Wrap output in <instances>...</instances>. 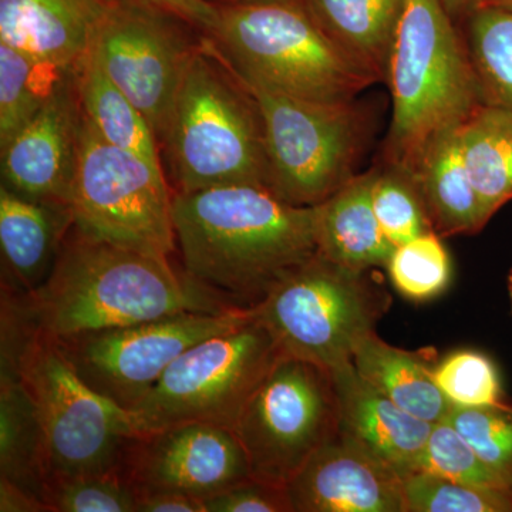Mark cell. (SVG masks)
Segmentation results:
<instances>
[{"label": "cell", "instance_id": "cell-40", "mask_svg": "<svg viewBox=\"0 0 512 512\" xmlns=\"http://www.w3.org/2000/svg\"><path fill=\"white\" fill-rule=\"evenodd\" d=\"M441 3L451 19L461 28L471 12L477 8L478 0H441Z\"/></svg>", "mask_w": 512, "mask_h": 512}, {"label": "cell", "instance_id": "cell-2", "mask_svg": "<svg viewBox=\"0 0 512 512\" xmlns=\"http://www.w3.org/2000/svg\"><path fill=\"white\" fill-rule=\"evenodd\" d=\"M173 218L184 271L235 305L261 302L318 254L313 207L289 204L265 185L173 192Z\"/></svg>", "mask_w": 512, "mask_h": 512}, {"label": "cell", "instance_id": "cell-4", "mask_svg": "<svg viewBox=\"0 0 512 512\" xmlns=\"http://www.w3.org/2000/svg\"><path fill=\"white\" fill-rule=\"evenodd\" d=\"M386 83L393 114L380 164L414 177L427 150L483 104L463 30L441 0H406Z\"/></svg>", "mask_w": 512, "mask_h": 512}, {"label": "cell", "instance_id": "cell-15", "mask_svg": "<svg viewBox=\"0 0 512 512\" xmlns=\"http://www.w3.org/2000/svg\"><path fill=\"white\" fill-rule=\"evenodd\" d=\"M82 107L73 74L2 151V185L32 200L67 207L79 148Z\"/></svg>", "mask_w": 512, "mask_h": 512}, {"label": "cell", "instance_id": "cell-36", "mask_svg": "<svg viewBox=\"0 0 512 512\" xmlns=\"http://www.w3.org/2000/svg\"><path fill=\"white\" fill-rule=\"evenodd\" d=\"M207 512H292L284 485L252 477L205 500Z\"/></svg>", "mask_w": 512, "mask_h": 512}, {"label": "cell", "instance_id": "cell-3", "mask_svg": "<svg viewBox=\"0 0 512 512\" xmlns=\"http://www.w3.org/2000/svg\"><path fill=\"white\" fill-rule=\"evenodd\" d=\"M0 357V370L15 373L36 404L45 436L46 484L120 470L128 447L148 433L136 413L83 382L56 340L30 328L3 301Z\"/></svg>", "mask_w": 512, "mask_h": 512}, {"label": "cell", "instance_id": "cell-37", "mask_svg": "<svg viewBox=\"0 0 512 512\" xmlns=\"http://www.w3.org/2000/svg\"><path fill=\"white\" fill-rule=\"evenodd\" d=\"M141 2L171 13L191 28L201 30L204 35L210 33L217 25V6L208 0H141Z\"/></svg>", "mask_w": 512, "mask_h": 512}, {"label": "cell", "instance_id": "cell-23", "mask_svg": "<svg viewBox=\"0 0 512 512\" xmlns=\"http://www.w3.org/2000/svg\"><path fill=\"white\" fill-rule=\"evenodd\" d=\"M319 25L377 83H386L406 0H303Z\"/></svg>", "mask_w": 512, "mask_h": 512}, {"label": "cell", "instance_id": "cell-22", "mask_svg": "<svg viewBox=\"0 0 512 512\" xmlns=\"http://www.w3.org/2000/svg\"><path fill=\"white\" fill-rule=\"evenodd\" d=\"M431 227L441 238L476 235L488 224L461 153L458 130L433 144L414 173Z\"/></svg>", "mask_w": 512, "mask_h": 512}, {"label": "cell", "instance_id": "cell-13", "mask_svg": "<svg viewBox=\"0 0 512 512\" xmlns=\"http://www.w3.org/2000/svg\"><path fill=\"white\" fill-rule=\"evenodd\" d=\"M187 26L141 0H109L89 47L101 70L143 114L158 143L198 45L188 39Z\"/></svg>", "mask_w": 512, "mask_h": 512}, {"label": "cell", "instance_id": "cell-16", "mask_svg": "<svg viewBox=\"0 0 512 512\" xmlns=\"http://www.w3.org/2000/svg\"><path fill=\"white\" fill-rule=\"evenodd\" d=\"M286 491L292 512H404L403 478L340 433Z\"/></svg>", "mask_w": 512, "mask_h": 512}, {"label": "cell", "instance_id": "cell-8", "mask_svg": "<svg viewBox=\"0 0 512 512\" xmlns=\"http://www.w3.org/2000/svg\"><path fill=\"white\" fill-rule=\"evenodd\" d=\"M239 82L261 116L269 190L289 204L315 207L355 177L372 138L367 107L357 100H303Z\"/></svg>", "mask_w": 512, "mask_h": 512}, {"label": "cell", "instance_id": "cell-32", "mask_svg": "<svg viewBox=\"0 0 512 512\" xmlns=\"http://www.w3.org/2000/svg\"><path fill=\"white\" fill-rule=\"evenodd\" d=\"M43 498L50 512H137L138 504L120 470L50 481Z\"/></svg>", "mask_w": 512, "mask_h": 512}, {"label": "cell", "instance_id": "cell-17", "mask_svg": "<svg viewBox=\"0 0 512 512\" xmlns=\"http://www.w3.org/2000/svg\"><path fill=\"white\" fill-rule=\"evenodd\" d=\"M338 390L339 433L400 477L420 471L433 423L404 412L348 365L333 372Z\"/></svg>", "mask_w": 512, "mask_h": 512}, {"label": "cell", "instance_id": "cell-24", "mask_svg": "<svg viewBox=\"0 0 512 512\" xmlns=\"http://www.w3.org/2000/svg\"><path fill=\"white\" fill-rule=\"evenodd\" d=\"M468 175L490 222L512 201V110L480 104L458 128Z\"/></svg>", "mask_w": 512, "mask_h": 512}, {"label": "cell", "instance_id": "cell-6", "mask_svg": "<svg viewBox=\"0 0 512 512\" xmlns=\"http://www.w3.org/2000/svg\"><path fill=\"white\" fill-rule=\"evenodd\" d=\"M160 148L174 194L231 184L266 187L258 107L205 36L185 66Z\"/></svg>", "mask_w": 512, "mask_h": 512}, {"label": "cell", "instance_id": "cell-28", "mask_svg": "<svg viewBox=\"0 0 512 512\" xmlns=\"http://www.w3.org/2000/svg\"><path fill=\"white\" fill-rule=\"evenodd\" d=\"M0 42V147L15 136L72 77Z\"/></svg>", "mask_w": 512, "mask_h": 512}, {"label": "cell", "instance_id": "cell-21", "mask_svg": "<svg viewBox=\"0 0 512 512\" xmlns=\"http://www.w3.org/2000/svg\"><path fill=\"white\" fill-rule=\"evenodd\" d=\"M436 359L434 349L396 348L373 332L360 340L352 363L377 392L404 412L434 424L446 419L453 407L434 380Z\"/></svg>", "mask_w": 512, "mask_h": 512}, {"label": "cell", "instance_id": "cell-43", "mask_svg": "<svg viewBox=\"0 0 512 512\" xmlns=\"http://www.w3.org/2000/svg\"><path fill=\"white\" fill-rule=\"evenodd\" d=\"M208 2L214 3V5H227V3L248 2V0H208Z\"/></svg>", "mask_w": 512, "mask_h": 512}, {"label": "cell", "instance_id": "cell-27", "mask_svg": "<svg viewBox=\"0 0 512 512\" xmlns=\"http://www.w3.org/2000/svg\"><path fill=\"white\" fill-rule=\"evenodd\" d=\"M481 103L512 110V12L478 6L461 26Z\"/></svg>", "mask_w": 512, "mask_h": 512}, {"label": "cell", "instance_id": "cell-20", "mask_svg": "<svg viewBox=\"0 0 512 512\" xmlns=\"http://www.w3.org/2000/svg\"><path fill=\"white\" fill-rule=\"evenodd\" d=\"M375 168L356 174L328 200L313 207L318 254L346 268H386L393 245L372 204Z\"/></svg>", "mask_w": 512, "mask_h": 512}, {"label": "cell", "instance_id": "cell-33", "mask_svg": "<svg viewBox=\"0 0 512 512\" xmlns=\"http://www.w3.org/2000/svg\"><path fill=\"white\" fill-rule=\"evenodd\" d=\"M446 420L512 490V404L453 406Z\"/></svg>", "mask_w": 512, "mask_h": 512}, {"label": "cell", "instance_id": "cell-10", "mask_svg": "<svg viewBox=\"0 0 512 512\" xmlns=\"http://www.w3.org/2000/svg\"><path fill=\"white\" fill-rule=\"evenodd\" d=\"M281 356L274 336L254 316L185 350L134 413L146 431L187 421L234 429L249 397Z\"/></svg>", "mask_w": 512, "mask_h": 512}, {"label": "cell", "instance_id": "cell-29", "mask_svg": "<svg viewBox=\"0 0 512 512\" xmlns=\"http://www.w3.org/2000/svg\"><path fill=\"white\" fill-rule=\"evenodd\" d=\"M372 204L380 228L394 248L434 232L416 178L400 168L375 167Z\"/></svg>", "mask_w": 512, "mask_h": 512}, {"label": "cell", "instance_id": "cell-42", "mask_svg": "<svg viewBox=\"0 0 512 512\" xmlns=\"http://www.w3.org/2000/svg\"><path fill=\"white\" fill-rule=\"evenodd\" d=\"M507 291H508V298H510L511 313H512V268L510 269V272H508V276H507Z\"/></svg>", "mask_w": 512, "mask_h": 512}, {"label": "cell", "instance_id": "cell-7", "mask_svg": "<svg viewBox=\"0 0 512 512\" xmlns=\"http://www.w3.org/2000/svg\"><path fill=\"white\" fill-rule=\"evenodd\" d=\"M392 305L373 269L346 268L316 254L296 266L254 305L282 355L330 372L352 365L360 340Z\"/></svg>", "mask_w": 512, "mask_h": 512}, {"label": "cell", "instance_id": "cell-18", "mask_svg": "<svg viewBox=\"0 0 512 512\" xmlns=\"http://www.w3.org/2000/svg\"><path fill=\"white\" fill-rule=\"evenodd\" d=\"M109 0H0V42L73 70L92 45Z\"/></svg>", "mask_w": 512, "mask_h": 512}, {"label": "cell", "instance_id": "cell-9", "mask_svg": "<svg viewBox=\"0 0 512 512\" xmlns=\"http://www.w3.org/2000/svg\"><path fill=\"white\" fill-rule=\"evenodd\" d=\"M67 208L84 237L164 258L177 248L164 168L107 143L84 114Z\"/></svg>", "mask_w": 512, "mask_h": 512}, {"label": "cell", "instance_id": "cell-19", "mask_svg": "<svg viewBox=\"0 0 512 512\" xmlns=\"http://www.w3.org/2000/svg\"><path fill=\"white\" fill-rule=\"evenodd\" d=\"M72 227L69 208L23 197L2 185V288L16 293L39 288L49 278L64 238Z\"/></svg>", "mask_w": 512, "mask_h": 512}, {"label": "cell", "instance_id": "cell-34", "mask_svg": "<svg viewBox=\"0 0 512 512\" xmlns=\"http://www.w3.org/2000/svg\"><path fill=\"white\" fill-rule=\"evenodd\" d=\"M437 386L451 406L483 407L504 403L503 384L493 360L476 350H457L433 370Z\"/></svg>", "mask_w": 512, "mask_h": 512}, {"label": "cell", "instance_id": "cell-11", "mask_svg": "<svg viewBox=\"0 0 512 512\" xmlns=\"http://www.w3.org/2000/svg\"><path fill=\"white\" fill-rule=\"evenodd\" d=\"M339 426L333 373L282 355L232 430L247 453L252 476L286 487L316 451L338 436Z\"/></svg>", "mask_w": 512, "mask_h": 512}, {"label": "cell", "instance_id": "cell-38", "mask_svg": "<svg viewBox=\"0 0 512 512\" xmlns=\"http://www.w3.org/2000/svg\"><path fill=\"white\" fill-rule=\"evenodd\" d=\"M137 512H207L201 498L180 493L138 495Z\"/></svg>", "mask_w": 512, "mask_h": 512}, {"label": "cell", "instance_id": "cell-14", "mask_svg": "<svg viewBox=\"0 0 512 512\" xmlns=\"http://www.w3.org/2000/svg\"><path fill=\"white\" fill-rule=\"evenodd\" d=\"M120 471L138 495L180 493L204 501L254 477L235 431L205 421L148 431L128 447Z\"/></svg>", "mask_w": 512, "mask_h": 512}, {"label": "cell", "instance_id": "cell-26", "mask_svg": "<svg viewBox=\"0 0 512 512\" xmlns=\"http://www.w3.org/2000/svg\"><path fill=\"white\" fill-rule=\"evenodd\" d=\"M0 478L43 498L46 451L42 423L25 384L9 372H0Z\"/></svg>", "mask_w": 512, "mask_h": 512}, {"label": "cell", "instance_id": "cell-25", "mask_svg": "<svg viewBox=\"0 0 512 512\" xmlns=\"http://www.w3.org/2000/svg\"><path fill=\"white\" fill-rule=\"evenodd\" d=\"M73 82L84 117L107 143L163 167L153 128L133 101L101 70L89 50L74 66Z\"/></svg>", "mask_w": 512, "mask_h": 512}, {"label": "cell", "instance_id": "cell-41", "mask_svg": "<svg viewBox=\"0 0 512 512\" xmlns=\"http://www.w3.org/2000/svg\"><path fill=\"white\" fill-rule=\"evenodd\" d=\"M478 6H488V8H500L505 10H511L512 12V0H478Z\"/></svg>", "mask_w": 512, "mask_h": 512}, {"label": "cell", "instance_id": "cell-30", "mask_svg": "<svg viewBox=\"0 0 512 512\" xmlns=\"http://www.w3.org/2000/svg\"><path fill=\"white\" fill-rule=\"evenodd\" d=\"M386 269L394 289L416 303L433 301L451 281L450 255L436 232L394 248Z\"/></svg>", "mask_w": 512, "mask_h": 512}, {"label": "cell", "instance_id": "cell-5", "mask_svg": "<svg viewBox=\"0 0 512 512\" xmlns=\"http://www.w3.org/2000/svg\"><path fill=\"white\" fill-rule=\"evenodd\" d=\"M204 35L242 82L298 99L345 103L376 80L343 52L303 0H248L215 5Z\"/></svg>", "mask_w": 512, "mask_h": 512}, {"label": "cell", "instance_id": "cell-1", "mask_svg": "<svg viewBox=\"0 0 512 512\" xmlns=\"http://www.w3.org/2000/svg\"><path fill=\"white\" fill-rule=\"evenodd\" d=\"M30 328L59 340L185 312L234 308L170 258L84 237L72 227L49 278L35 291L2 288Z\"/></svg>", "mask_w": 512, "mask_h": 512}, {"label": "cell", "instance_id": "cell-39", "mask_svg": "<svg viewBox=\"0 0 512 512\" xmlns=\"http://www.w3.org/2000/svg\"><path fill=\"white\" fill-rule=\"evenodd\" d=\"M0 511L50 512L42 497L0 478Z\"/></svg>", "mask_w": 512, "mask_h": 512}, {"label": "cell", "instance_id": "cell-31", "mask_svg": "<svg viewBox=\"0 0 512 512\" xmlns=\"http://www.w3.org/2000/svg\"><path fill=\"white\" fill-rule=\"evenodd\" d=\"M404 512H512V491L417 471L403 478Z\"/></svg>", "mask_w": 512, "mask_h": 512}, {"label": "cell", "instance_id": "cell-12", "mask_svg": "<svg viewBox=\"0 0 512 512\" xmlns=\"http://www.w3.org/2000/svg\"><path fill=\"white\" fill-rule=\"evenodd\" d=\"M254 316V306L177 313L56 342L94 392L134 412L185 350Z\"/></svg>", "mask_w": 512, "mask_h": 512}, {"label": "cell", "instance_id": "cell-35", "mask_svg": "<svg viewBox=\"0 0 512 512\" xmlns=\"http://www.w3.org/2000/svg\"><path fill=\"white\" fill-rule=\"evenodd\" d=\"M420 471L457 483L511 490L446 419L433 424Z\"/></svg>", "mask_w": 512, "mask_h": 512}]
</instances>
